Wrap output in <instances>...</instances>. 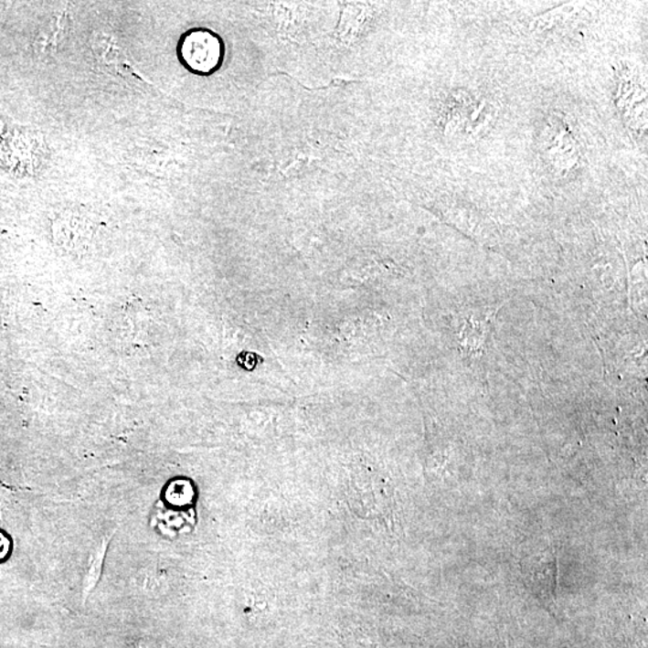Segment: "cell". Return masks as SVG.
<instances>
[{
	"label": "cell",
	"instance_id": "6da1fadb",
	"mask_svg": "<svg viewBox=\"0 0 648 648\" xmlns=\"http://www.w3.org/2000/svg\"><path fill=\"white\" fill-rule=\"evenodd\" d=\"M183 58L191 69L208 72L217 67L221 56V46L218 37L207 32H195L184 41Z\"/></svg>",
	"mask_w": 648,
	"mask_h": 648
},
{
	"label": "cell",
	"instance_id": "7a4b0ae2",
	"mask_svg": "<svg viewBox=\"0 0 648 648\" xmlns=\"http://www.w3.org/2000/svg\"><path fill=\"white\" fill-rule=\"evenodd\" d=\"M110 538L103 539L101 543L99 544L97 547L90 556L88 559V565L86 573H84L83 578V590L82 593L84 598L90 596L93 592L94 589L97 588L99 579L101 577L103 561H105L107 547H109Z\"/></svg>",
	"mask_w": 648,
	"mask_h": 648
},
{
	"label": "cell",
	"instance_id": "3957f363",
	"mask_svg": "<svg viewBox=\"0 0 648 648\" xmlns=\"http://www.w3.org/2000/svg\"><path fill=\"white\" fill-rule=\"evenodd\" d=\"M136 648H167L166 646L161 645L159 643L152 642V640H141L137 643Z\"/></svg>",
	"mask_w": 648,
	"mask_h": 648
}]
</instances>
